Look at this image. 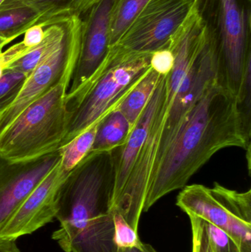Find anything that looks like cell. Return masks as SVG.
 <instances>
[{
	"instance_id": "cell-6",
	"label": "cell",
	"mask_w": 251,
	"mask_h": 252,
	"mask_svg": "<svg viewBox=\"0 0 251 252\" xmlns=\"http://www.w3.org/2000/svg\"><path fill=\"white\" fill-rule=\"evenodd\" d=\"M82 17L64 18V33L58 47L27 77L15 100L0 113V135L32 103L48 93L79 57Z\"/></svg>"
},
{
	"instance_id": "cell-3",
	"label": "cell",
	"mask_w": 251,
	"mask_h": 252,
	"mask_svg": "<svg viewBox=\"0 0 251 252\" xmlns=\"http://www.w3.org/2000/svg\"><path fill=\"white\" fill-rule=\"evenodd\" d=\"M151 54L122 53L109 47L92 76L75 94L66 97L69 122L61 146L101 119L126 97L150 67Z\"/></svg>"
},
{
	"instance_id": "cell-9",
	"label": "cell",
	"mask_w": 251,
	"mask_h": 252,
	"mask_svg": "<svg viewBox=\"0 0 251 252\" xmlns=\"http://www.w3.org/2000/svg\"><path fill=\"white\" fill-rule=\"evenodd\" d=\"M118 0H98L82 18L81 50L68 90L75 94L92 76L110 47L112 13Z\"/></svg>"
},
{
	"instance_id": "cell-7",
	"label": "cell",
	"mask_w": 251,
	"mask_h": 252,
	"mask_svg": "<svg viewBox=\"0 0 251 252\" xmlns=\"http://www.w3.org/2000/svg\"><path fill=\"white\" fill-rule=\"evenodd\" d=\"M199 0H150L112 45L122 53H152L168 48L174 34Z\"/></svg>"
},
{
	"instance_id": "cell-31",
	"label": "cell",
	"mask_w": 251,
	"mask_h": 252,
	"mask_svg": "<svg viewBox=\"0 0 251 252\" xmlns=\"http://www.w3.org/2000/svg\"><path fill=\"white\" fill-rule=\"evenodd\" d=\"M4 0H0V6L1 5V4H2L3 2H4Z\"/></svg>"
},
{
	"instance_id": "cell-23",
	"label": "cell",
	"mask_w": 251,
	"mask_h": 252,
	"mask_svg": "<svg viewBox=\"0 0 251 252\" xmlns=\"http://www.w3.org/2000/svg\"><path fill=\"white\" fill-rule=\"evenodd\" d=\"M173 54L169 49H162L152 53L150 56V67L162 76L170 73L174 66Z\"/></svg>"
},
{
	"instance_id": "cell-4",
	"label": "cell",
	"mask_w": 251,
	"mask_h": 252,
	"mask_svg": "<svg viewBox=\"0 0 251 252\" xmlns=\"http://www.w3.org/2000/svg\"><path fill=\"white\" fill-rule=\"evenodd\" d=\"M75 67L28 106L1 135L0 156L12 162L29 161L56 152L67 133L68 90Z\"/></svg>"
},
{
	"instance_id": "cell-12",
	"label": "cell",
	"mask_w": 251,
	"mask_h": 252,
	"mask_svg": "<svg viewBox=\"0 0 251 252\" xmlns=\"http://www.w3.org/2000/svg\"><path fill=\"white\" fill-rule=\"evenodd\" d=\"M166 76H162L148 103L139 117L125 142L112 150L113 190L112 204L122 193L148 133L150 124L165 92Z\"/></svg>"
},
{
	"instance_id": "cell-15",
	"label": "cell",
	"mask_w": 251,
	"mask_h": 252,
	"mask_svg": "<svg viewBox=\"0 0 251 252\" xmlns=\"http://www.w3.org/2000/svg\"><path fill=\"white\" fill-rule=\"evenodd\" d=\"M117 106L109 112L99 124L91 151H112L122 145L128 137L131 127Z\"/></svg>"
},
{
	"instance_id": "cell-24",
	"label": "cell",
	"mask_w": 251,
	"mask_h": 252,
	"mask_svg": "<svg viewBox=\"0 0 251 252\" xmlns=\"http://www.w3.org/2000/svg\"><path fill=\"white\" fill-rule=\"evenodd\" d=\"M193 234L192 252H212L203 226V220L195 216H189Z\"/></svg>"
},
{
	"instance_id": "cell-10",
	"label": "cell",
	"mask_w": 251,
	"mask_h": 252,
	"mask_svg": "<svg viewBox=\"0 0 251 252\" xmlns=\"http://www.w3.org/2000/svg\"><path fill=\"white\" fill-rule=\"evenodd\" d=\"M60 161L58 150L35 159L20 162H12L0 156V232Z\"/></svg>"
},
{
	"instance_id": "cell-16",
	"label": "cell",
	"mask_w": 251,
	"mask_h": 252,
	"mask_svg": "<svg viewBox=\"0 0 251 252\" xmlns=\"http://www.w3.org/2000/svg\"><path fill=\"white\" fill-rule=\"evenodd\" d=\"M41 19V14L28 6L0 9V37L13 41Z\"/></svg>"
},
{
	"instance_id": "cell-2",
	"label": "cell",
	"mask_w": 251,
	"mask_h": 252,
	"mask_svg": "<svg viewBox=\"0 0 251 252\" xmlns=\"http://www.w3.org/2000/svg\"><path fill=\"white\" fill-rule=\"evenodd\" d=\"M112 151H90L60 187L53 240L66 252H117L114 241Z\"/></svg>"
},
{
	"instance_id": "cell-14",
	"label": "cell",
	"mask_w": 251,
	"mask_h": 252,
	"mask_svg": "<svg viewBox=\"0 0 251 252\" xmlns=\"http://www.w3.org/2000/svg\"><path fill=\"white\" fill-rule=\"evenodd\" d=\"M64 33V18L57 19L45 28V36L25 56L16 61L9 69L18 71L27 75L51 54L60 44Z\"/></svg>"
},
{
	"instance_id": "cell-13",
	"label": "cell",
	"mask_w": 251,
	"mask_h": 252,
	"mask_svg": "<svg viewBox=\"0 0 251 252\" xmlns=\"http://www.w3.org/2000/svg\"><path fill=\"white\" fill-rule=\"evenodd\" d=\"M162 76L150 66L117 106L118 110L129 123L131 129L148 103Z\"/></svg>"
},
{
	"instance_id": "cell-22",
	"label": "cell",
	"mask_w": 251,
	"mask_h": 252,
	"mask_svg": "<svg viewBox=\"0 0 251 252\" xmlns=\"http://www.w3.org/2000/svg\"><path fill=\"white\" fill-rule=\"evenodd\" d=\"M114 241L118 249L130 248L139 245L138 232L134 230L121 215L113 213Z\"/></svg>"
},
{
	"instance_id": "cell-28",
	"label": "cell",
	"mask_w": 251,
	"mask_h": 252,
	"mask_svg": "<svg viewBox=\"0 0 251 252\" xmlns=\"http://www.w3.org/2000/svg\"><path fill=\"white\" fill-rule=\"evenodd\" d=\"M0 252H21L15 240L0 238Z\"/></svg>"
},
{
	"instance_id": "cell-27",
	"label": "cell",
	"mask_w": 251,
	"mask_h": 252,
	"mask_svg": "<svg viewBox=\"0 0 251 252\" xmlns=\"http://www.w3.org/2000/svg\"><path fill=\"white\" fill-rule=\"evenodd\" d=\"M97 1L98 0H75L68 12L67 17L72 15H77L82 17L87 10L92 7Z\"/></svg>"
},
{
	"instance_id": "cell-26",
	"label": "cell",
	"mask_w": 251,
	"mask_h": 252,
	"mask_svg": "<svg viewBox=\"0 0 251 252\" xmlns=\"http://www.w3.org/2000/svg\"><path fill=\"white\" fill-rule=\"evenodd\" d=\"M45 36V28L42 24H36L25 32L22 42L26 47L33 48L38 45Z\"/></svg>"
},
{
	"instance_id": "cell-21",
	"label": "cell",
	"mask_w": 251,
	"mask_h": 252,
	"mask_svg": "<svg viewBox=\"0 0 251 252\" xmlns=\"http://www.w3.org/2000/svg\"><path fill=\"white\" fill-rule=\"evenodd\" d=\"M212 252H240L235 241L222 229L203 220Z\"/></svg>"
},
{
	"instance_id": "cell-17",
	"label": "cell",
	"mask_w": 251,
	"mask_h": 252,
	"mask_svg": "<svg viewBox=\"0 0 251 252\" xmlns=\"http://www.w3.org/2000/svg\"><path fill=\"white\" fill-rule=\"evenodd\" d=\"M104 117L94 123L88 128L85 129L84 132L80 133L70 142H68L66 145H62L59 148L58 151L60 155V167L63 170L70 172L91 151L95 139L99 124Z\"/></svg>"
},
{
	"instance_id": "cell-20",
	"label": "cell",
	"mask_w": 251,
	"mask_h": 252,
	"mask_svg": "<svg viewBox=\"0 0 251 252\" xmlns=\"http://www.w3.org/2000/svg\"><path fill=\"white\" fill-rule=\"evenodd\" d=\"M26 78L25 74L13 69L0 78V113L15 100Z\"/></svg>"
},
{
	"instance_id": "cell-11",
	"label": "cell",
	"mask_w": 251,
	"mask_h": 252,
	"mask_svg": "<svg viewBox=\"0 0 251 252\" xmlns=\"http://www.w3.org/2000/svg\"><path fill=\"white\" fill-rule=\"evenodd\" d=\"M69 173L59 162L16 210L0 232V238L16 241L53 221L59 190Z\"/></svg>"
},
{
	"instance_id": "cell-30",
	"label": "cell",
	"mask_w": 251,
	"mask_h": 252,
	"mask_svg": "<svg viewBox=\"0 0 251 252\" xmlns=\"http://www.w3.org/2000/svg\"><path fill=\"white\" fill-rule=\"evenodd\" d=\"M10 42H12L11 40L0 37V54L2 53L3 48H4L6 45H7V44H10Z\"/></svg>"
},
{
	"instance_id": "cell-1",
	"label": "cell",
	"mask_w": 251,
	"mask_h": 252,
	"mask_svg": "<svg viewBox=\"0 0 251 252\" xmlns=\"http://www.w3.org/2000/svg\"><path fill=\"white\" fill-rule=\"evenodd\" d=\"M251 138L238 98L220 78L171 133L162 150L143 212L148 211L167 194L184 188L200 167L224 148L246 150L251 173Z\"/></svg>"
},
{
	"instance_id": "cell-19",
	"label": "cell",
	"mask_w": 251,
	"mask_h": 252,
	"mask_svg": "<svg viewBox=\"0 0 251 252\" xmlns=\"http://www.w3.org/2000/svg\"><path fill=\"white\" fill-rule=\"evenodd\" d=\"M150 0H118L112 13L110 47L117 42Z\"/></svg>"
},
{
	"instance_id": "cell-25",
	"label": "cell",
	"mask_w": 251,
	"mask_h": 252,
	"mask_svg": "<svg viewBox=\"0 0 251 252\" xmlns=\"http://www.w3.org/2000/svg\"><path fill=\"white\" fill-rule=\"evenodd\" d=\"M32 49L26 47L22 41H20L3 51L0 54V78L16 61L25 56Z\"/></svg>"
},
{
	"instance_id": "cell-8",
	"label": "cell",
	"mask_w": 251,
	"mask_h": 252,
	"mask_svg": "<svg viewBox=\"0 0 251 252\" xmlns=\"http://www.w3.org/2000/svg\"><path fill=\"white\" fill-rule=\"evenodd\" d=\"M221 76L239 99L246 68L251 62L250 13L239 0H218Z\"/></svg>"
},
{
	"instance_id": "cell-29",
	"label": "cell",
	"mask_w": 251,
	"mask_h": 252,
	"mask_svg": "<svg viewBox=\"0 0 251 252\" xmlns=\"http://www.w3.org/2000/svg\"><path fill=\"white\" fill-rule=\"evenodd\" d=\"M117 252H158L150 244H143L142 242L139 245L136 247H130V248L118 249Z\"/></svg>"
},
{
	"instance_id": "cell-18",
	"label": "cell",
	"mask_w": 251,
	"mask_h": 252,
	"mask_svg": "<svg viewBox=\"0 0 251 252\" xmlns=\"http://www.w3.org/2000/svg\"><path fill=\"white\" fill-rule=\"evenodd\" d=\"M75 0H4L0 9L28 6L41 14L40 24L44 28L57 19L67 17L68 12ZM38 23V24H39Z\"/></svg>"
},
{
	"instance_id": "cell-5",
	"label": "cell",
	"mask_w": 251,
	"mask_h": 252,
	"mask_svg": "<svg viewBox=\"0 0 251 252\" xmlns=\"http://www.w3.org/2000/svg\"><path fill=\"white\" fill-rule=\"evenodd\" d=\"M176 205L226 232L240 252H251V190L238 192L218 182L212 188L186 185L177 196Z\"/></svg>"
}]
</instances>
